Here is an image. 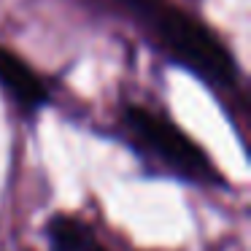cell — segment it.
<instances>
[{
	"label": "cell",
	"instance_id": "1",
	"mask_svg": "<svg viewBox=\"0 0 251 251\" xmlns=\"http://www.w3.org/2000/svg\"><path fill=\"white\" fill-rule=\"evenodd\" d=\"M125 3L151 25L154 33L162 38V44L178 62H184L186 68H192L213 84H222V87L235 84L232 57L200 22L181 14L168 0H125Z\"/></svg>",
	"mask_w": 251,
	"mask_h": 251
},
{
	"label": "cell",
	"instance_id": "2",
	"mask_svg": "<svg viewBox=\"0 0 251 251\" xmlns=\"http://www.w3.org/2000/svg\"><path fill=\"white\" fill-rule=\"evenodd\" d=\"M125 122L138 146L149 157L159 159L170 173L186 181H195V184H216L219 181L216 168L202 154V149L192 138H186L176 125H170L168 119H159L151 111L130 105L125 111Z\"/></svg>",
	"mask_w": 251,
	"mask_h": 251
},
{
	"label": "cell",
	"instance_id": "3",
	"mask_svg": "<svg viewBox=\"0 0 251 251\" xmlns=\"http://www.w3.org/2000/svg\"><path fill=\"white\" fill-rule=\"evenodd\" d=\"M0 87L25 111H38L41 105L49 103V92H46L44 81L17 54H11L6 49H0Z\"/></svg>",
	"mask_w": 251,
	"mask_h": 251
},
{
	"label": "cell",
	"instance_id": "4",
	"mask_svg": "<svg viewBox=\"0 0 251 251\" xmlns=\"http://www.w3.org/2000/svg\"><path fill=\"white\" fill-rule=\"evenodd\" d=\"M46 238H49L51 251H105V246L98 240L95 229L87 222L65 216V213H57L49 222Z\"/></svg>",
	"mask_w": 251,
	"mask_h": 251
}]
</instances>
